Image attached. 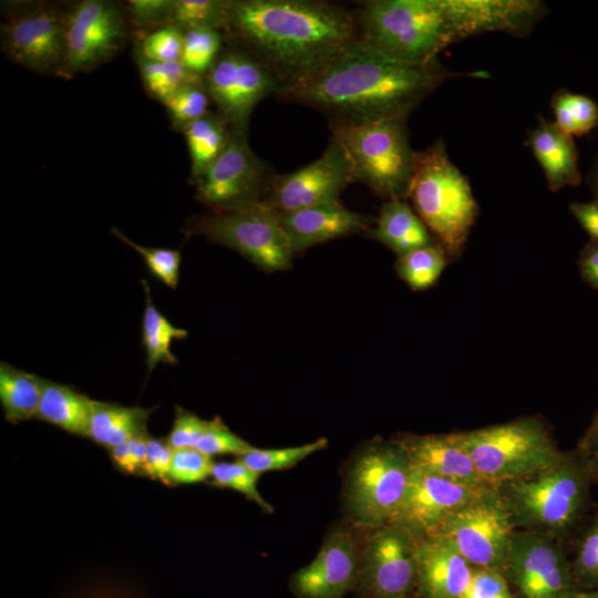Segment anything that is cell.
I'll use <instances>...</instances> for the list:
<instances>
[{
    "label": "cell",
    "mask_w": 598,
    "mask_h": 598,
    "mask_svg": "<svg viewBox=\"0 0 598 598\" xmlns=\"http://www.w3.org/2000/svg\"><path fill=\"white\" fill-rule=\"evenodd\" d=\"M461 75L439 60L408 63L355 41L308 81L276 96L312 107L329 122L406 118L441 84Z\"/></svg>",
    "instance_id": "6da1fadb"
},
{
    "label": "cell",
    "mask_w": 598,
    "mask_h": 598,
    "mask_svg": "<svg viewBox=\"0 0 598 598\" xmlns=\"http://www.w3.org/2000/svg\"><path fill=\"white\" fill-rule=\"evenodd\" d=\"M223 33L261 61L281 91L305 83L358 41L353 11L319 0H227Z\"/></svg>",
    "instance_id": "7a4b0ae2"
},
{
    "label": "cell",
    "mask_w": 598,
    "mask_h": 598,
    "mask_svg": "<svg viewBox=\"0 0 598 598\" xmlns=\"http://www.w3.org/2000/svg\"><path fill=\"white\" fill-rule=\"evenodd\" d=\"M358 41L394 59L426 64L447 47L488 32L515 34V0H367L352 10Z\"/></svg>",
    "instance_id": "3957f363"
},
{
    "label": "cell",
    "mask_w": 598,
    "mask_h": 598,
    "mask_svg": "<svg viewBox=\"0 0 598 598\" xmlns=\"http://www.w3.org/2000/svg\"><path fill=\"white\" fill-rule=\"evenodd\" d=\"M598 462L577 447L537 473L496 486L516 529L548 534L574 543L591 507V486Z\"/></svg>",
    "instance_id": "277c9868"
},
{
    "label": "cell",
    "mask_w": 598,
    "mask_h": 598,
    "mask_svg": "<svg viewBox=\"0 0 598 598\" xmlns=\"http://www.w3.org/2000/svg\"><path fill=\"white\" fill-rule=\"evenodd\" d=\"M406 199L446 255L460 256L478 205L467 178L448 157L443 138L415 152Z\"/></svg>",
    "instance_id": "5b68a950"
},
{
    "label": "cell",
    "mask_w": 598,
    "mask_h": 598,
    "mask_svg": "<svg viewBox=\"0 0 598 598\" xmlns=\"http://www.w3.org/2000/svg\"><path fill=\"white\" fill-rule=\"evenodd\" d=\"M411 474V462L395 439L377 437L363 444L343 477L342 506L347 519L364 529L392 523Z\"/></svg>",
    "instance_id": "8992f818"
},
{
    "label": "cell",
    "mask_w": 598,
    "mask_h": 598,
    "mask_svg": "<svg viewBox=\"0 0 598 598\" xmlns=\"http://www.w3.org/2000/svg\"><path fill=\"white\" fill-rule=\"evenodd\" d=\"M329 128L350 162L353 183L365 185L385 200H406L415 157L406 118L329 122Z\"/></svg>",
    "instance_id": "52a82bcc"
},
{
    "label": "cell",
    "mask_w": 598,
    "mask_h": 598,
    "mask_svg": "<svg viewBox=\"0 0 598 598\" xmlns=\"http://www.w3.org/2000/svg\"><path fill=\"white\" fill-rule=\"evenodd\" d=\"M458 435L481 476L494 487L537 473L563 452L537 416L458 431Z\"/></svg>",
    "instance_id": "ba28073f"
},
{
    "label": "cell",
    "mask_w": 598,
    "mask_h": 598,
    "mask_svg": "<svg viewBox=\"0 0 598 598\" xmlns=\"http://www.w3.org/2000/svg\"><path fill=\"white\" fill-rule=\"evenodd\" d=\"M188 235H199L228 247L260 270L283 271L295 256L279 215L262 202L230 210H209L189 219Z\"/></svg>",
    "instance_id": "9c48e42d"
},
{
    "label": "cell",
    "mask_w": 598,
    "mask_h": 598,
    "mask_svg": "<svg viewBox=\"0 0 598 598\" xmlns=\"http://www.w3.org/2000/svg\"><path fill=\"white\" fill-rule=\"evenodd\" d=\"M516 530L503 497L489 487L427 535L450 542L473 567L502 573Z\"/></svg>",
    "instance_id": "30bf717a"
},
{
    "label": "cell",
    "mask_w": 598,
    "mask_h": 598,
    "mask_svg": "<svg viewBox=\"0 0 598 598\" xmlns=\"http://www.w3.org/2000/svg\"><path fill=\"white\" fill-rule=\"evenodd\" d=\"M65 9L51 2L14 4L1 23L2 53L31 72L62 78Z\"/></svg>",
    "instance_id": "8fae6325"
},
{
    "label": "cell",
    "mask_w": 598,
    "mask_h": 598,
    "mask_svg": "<svg viewBox=\"0 0 598 598\" xmlns=\"http://www.w3.org/2000/svg\"><path fill=\"white\" fill-rule=\"evenodd\" d=\"M64 23V79L113 60L132 30L125 4L109 0H82L68 6Z\"/></svg>",
    "instance_id": "7c38bea8"
},
{
    "label": "cell",
    "mask_w": 598,
    "mask_h": 598,
    "mask_svg": "<svg viewBox=\"0 0 598 598\" xmlns=\"http://www.w3.org/2000/svg\"><path fill=\"white\" fill-rule=\"evenodd\" d=\"M276 175L250 148L247 133L231 128L224 151L192 184L210 210H230L262 202Z\"/></svg>",
    "instance_id": "4fadbf2b"
},
{
    "label": "cell",
    "mask_w": 598,
    "mask_h": 598,
    "mask_svg": "<svg viewBox=\"0 0 598 598\" xmlns=\"http://www.w3.org/2000/svg\"><path fill=\"white\" fill-rule=\"evenodd\" d=\"M204 82L217 113L233 130L244 133L256 105L281 91L279 81L261 61L229 42L205 73Z\"/></svg>",
    "instance_id": "5bb4252c"
},
{
    "label": "cell",
    "mask_w": 598,
    "mask_h": 598,
    "mask_svg": "<svg viewBox=\"0 0 598 598\" xmlns=\"http://www.w3.org/2000/svg\"><path fill=\"white\" fill-rule=\"evenodd\" d=\"M502 574L515 598H564L580 590L566 545L540 532H515Z\"/></svg>",
    "instance_id": "9a60e30c"
},
{
    "label": "cell",
    "mask_w": 598,
    "mask_h": 598,
    "mask_svg": "<svg viewBox=\"0 0 598 598\" xmlns=\"http://www.w3.org/2000/svg\"><path fill=\"white\" fill-rule=\"evenodd\" d=\"M419 536L399 523L370 529L355 598H419Z\"/></svg>",
    "instance_id": "2e32d148"
},
{
    "label": "cell",
    "mask_w": 598,
    "mask_h": 598,
    "mask_svg": "<svg viewBox=\"0 0 598 598\" xmlns=\"http://www.w3.org/2000/svg\"><path fill=\"white\" fill-rule=\"evenodd\" d=\"M370 529L347 519L329 530L313 560L289 579L297 598H343L354 591Z\"/></svg>",
    "instance_id": "e0dca14e"
},
{
    "label": "cell",
    "mask_w": 598,
    "mask_h": 598,
    "mask_svg": "<svg viewBox=\"0 0 598 598\" xmlns=\"http://www.w3.org/2000/svg\"><path fill=\"white\" fill-rule=\"evenodd\" d=\"M352 182L350 162L333 138L316 161L293 172L277 174L262 203L277 214L340 202Z\"/></svg>",
    "instance_id": "ac0fdd59"
},
{
    "label": "cell",
    "mask_w": 598,
    "mask_h": 598,
    "mask_svg": "<svg viewBox=\"0 0 598 598\" xmlns=\"http://www.w3.org/2000/svg\"><path fill=\"white\" fill-rule=\"evenodd\" d=\"M487 488L456 483L412 467L405 497L392 523L406 526L419 537L425 536Z\"/></svg>",
    "instance_id": "d6986e66"
},
{
    "label": "cell",
    "mask_w": 598,
    "mask_h": 598,
    "mask_svg": "<svg viewBox=\"0 0 598 598\" xmlns=\"http://www.w3.org/2000/svg\"><path fill=\"white\" fill-rule=\"evenodd\" d=\"M395 440L417 471L474 487H494L478 473L458 432L404 433Z\"/></svg>",
    "instance_id": "ffe728a7"
},
{
    "label": "cell",
    "mask_w": 598,
    "mask_h": 598,
    "mask_svg": "<svg viewBox=\"0 0 598 598\" xmlns=\"http://www.w3.org/2000/svg\"><path fill=\"white\" fill-rule=\"evenodd\" d=\"M278 215L293 255L332 239L365 234L375 221L374 217L350 210L341 202Z\"/></svg>",
    "instance_id": "44dd1931"
},
{
    "label": "cell",
    "mask_w": 598,
    "mask_h": 598,
    "mask_svg": "<svg viewBox=\"0 0 598 598\" xmlns=\"http://www.w3.org/2000/svg\"><path fill=\"white\" fill-rule=\"evenodd\" d=\"M417 597L463 598L473 566L446 539L425 535L417 543Z\"/></svg>",
    "instance_id": "7402d4cb"
},
{
    "label": "cell",
    "mask_w": 598,
    "mask_h": 598,
    "mask_svg": "<svg viewBox=\"0 0 598 598\" xmlns=\"http://www.w3.org/2000/svg\"><path fill=\"white\" fill-rule=\"evenodd\" d=\"M527 144L543 168L551 192L580 184L578 150L574 138L553 121L539 116L537 125L528 132Z\"/></svg>",
    "instance_id": "603a6c76"
},
{
    "label": "cell",
    "mask_w": 598,
    "mask_h": 598,
    "mask_svg": "<svg viewBox=\"0 0 598 598\" xmlns=\"http://www.w3.org/2000/svg\"><path fill=\"white\" fill-rule=\"evenodd\" d=\"M364 235L383 244L398 257L435 243L405 199L385 200L373 226Z\"/></svg>",
    "instance_id": "cb8c5ba5"
},
{
    "label": "cell",
    "mask_w": 598,
    "mask_h": 598,
    "mask_svg": "<svg viewBox=\"0 0 598 598\" xmlns=\"http://www.w3.org/2000/svg\"><path fill=\"white\" fill-rule=\"evenodd\" d=\"M154 410L93 400L86 437L109 451L147 433V420Z\"/></svg>",
    "instance_id": "d4e9b609"
},
{
    "label": "cell",
    "mask_w": 598,
    "mask_h": 598,
    "mask_svg": "<svg viewBox=\"0 0 598 598\" xmlns=\"http://www.w3.org/2000/svg\"><path fill=\"white\" fill-rule=\"evenodd\" d=\"M92 405L93 400L74 388L44 379L35 419L70 434L87 436Z\"/></svg>",
    "instance_id": "484cf974"
},
{
    "label": "cell",
    "mask_w": 598,
    "mask_h": 598,
    "mask_svg": "<svg viewBox=\"0 0 598 598\" xmlns=\"http://www.w3.org/2000/svg\"><path fill=\"white\" fill-rule=\"evenodd\" d=\"M44 379L0 362V402L7 422L17 424L35 419Z\"/></svg>",
    "instance_id": "4316f807"
},
{
    "label": "cell",
    "mask_w": 598,
    "mask_h": 598,
    "mask_svg": "<svg viewBox=\"0 0 598 598\" xmlns=\"http://www.w3.org/2000/svg\"><path fill=\"white\" fill-rule=\"evenodd\" d=\"M183 133L190 159L189 181L197 179L220 155L230 137L231 127L216 112H208L186 125Z\"/></svg>",
    "instance_id": "83f0119b"
},
{
    "label": "cell",
    "mask_w": 598,
    "mask_h": 598,
    "mask_svg": "<svg viewBox=\"0 0 598 598\" xmlns=\"http://www.w3.org/2000/svg\"><path fill=\"white\" fill-rule=\"evenodd\" d=\"M145 291V308L142 318V343L146 354V365L151 372L158 363L176 364L177 358L172 351L174 340H183L188 331L175 327L154 306L148 283L142 279Z\"/></svg>",
    "instance_id": "f1b7e54d"
},
{
    "label": "cell",
    "mask_w": 598,
    "mask_h": 598,
    "mask_svg": "<svg viewBox=\"0 0 598 598\" xmlns=\"http://www.w3.org/2000/svg\"><path fill=\"white\" fill-rule=\"evenodd\" d=\"M554 123L570 136H582L598 127V105L590 97L560 89L550 100Z\"/></svg>",
    "instance_id": "f546056e"
},
{
    "label": "cell",
    "mask_w": 598,
    "mask_h": 598,
    "mask_svg": "<svg viewBox=\"0 0 598 598\" xmlns=\"http://www.w3.org/2000/svg\"><path fill=\"white\" fill-rule=\"evenodd\" d=\"M447 255L436 243L399 256L395 270L412 290L430 288L442 275Z\"/></svg>",
    "instance_id": "4dcf8cb0"
},
{
    "label": "cell",
    "mask_w": 598,
    "mask_h": 598,
    "mask_svg": "<svg viewBox=\"0 0 598 598\" xmlns=\"http://www.w3.org/2000/svg\"><path fill=\"white\" fill-rule=\"evenodd\" d=\"M136 64L145 92L163 104L184 85L204 78L189 72L181 61L158 62L136 58Z\"/></svg>",
    "instance_id": "1f68e13d"
},
{
    "label": "cell",
    "mask_w": 598,
    "mask_h": 598,
    "mask_svg": "<svg viewBox=\"0 0 598 598\" xmlns=\"http://www.w3.org/2000/svg\"><path fill=\"white\" fill-rule=\"evenodd\" d=\"M571 567L580 590L598 588V503L592 507L574 540Z\"/></svg>",
    "instance_id": "d6a6232c"
},
{
    "label": "cell",
    "mask_w": 598,
    "mask_h": 598,
    "mask_svg": "<svg viewBox=\"0 0 598 598\" xmlns=\"http://www.w3.org/2000/svg\"><path fill=\"white\" fill-rule=\"evenodd\" d=\"M328 440L320 437L299 446L281 448L254 447L237 458L258 474L270 471H281L295 467L298 463L327 447Z\"/></svg>",
    "instance_id": "836d02e7"
},
{
    "label": "cell",
    "mask_w": 598,
    "mask_h": 598,
    "mask_svg": "<svg viewBox=\"0 0 598 598\" xmlns=\"http://www.w3.org/2000/svg\"><path fill=\"white\" fill-rule=\"evenodd\" d=\"M183 32L181 62L189 72L204 76L225 45V35L221 31L210 28H196Z\"/></svg>",
    "instance_id": "e575fe53"
},
{
    "label": "cell",
    "mask_w": 598,
    "mask_h": 598,
    "mask_svg": "<svg viewBox=\"0 0 598 598\" xmlns=\"http://www.w3.org/2000/svg\"><path fill=\"white\" fill-rule=\"evenodd\" d=\"M227 0H174L171 24L182 31L210 28L224 32Z\"/></svg>",
    "instance_id": "d590c367"
},
{
    "label": "cell",
    "mask_w": 598,
    "mask_h": 598,
    "mask_svg": "<svg viewBox=\"0 0 598 598\" xmlns=\"http://www.w3.org/2000/svg\"><path fill=\"white\" fill-rule=\"evenodd\" d=\"M259 476L260 474L250 470L238 458L234 462H215L209 485L236 491L256 503L266 513L271 514L272 506L262 497L257 487Z\"/></svg>",
    "instance_id": "8d00e7d4"
},
{
    "label": "cell",
    "mask_w": 598,
    "mask_h": 598,
    "mask_svg": "<svg viewBox=\"0 0 598 598\" xmlns=\"http://www.w3.org/2000/svg\"><path fill=\"white\" fill-rule=\"evenodd\" d=\"M210 102L203 78L181 87L163 105L172 127L181 132L186 125L208 113Z\"/></svg>",
    "instance_id": "74e56055"
},
{
    "label": "cell",
    "mask_w": 598,
    "mask_h": 598,
    "mask_svg": "<svg viewBox=\"0 0 598 598\" xmlns=\"http://www.w3.org/2000/svg\"><path fill=\"white\" fill-rule=\"evenodd\" d=\"M136 56L150 61H181L184 32L173 24H167L150 32L137 34Z\"/></svg>",
    "instance_id": "f35d334b"
},
{
    "label": "cell",
    "mask_w": 598,
    "mask_h": 598,
    "mask_svg": "<svg viewBox=\"0 0 598 598\" xmlns=\"http://www.w3.org/2000/svg\"><path fill=\"white\" fill-rule=\"evenodd\" d=\"M114 236L137 251L153 277L171 289L178 283L182 255L179 249L144 247L126 237L120 229H111Z\"/></svg>",
    "instance_id": "ab89813d"
},
{
    "label": "cell",
    "mask_w": 598,
    "mask_h": 598,
    "mask_svg": "<svg viewBox=\"0 0 598 598\" xmlns=\"http://www.w3.org/2000/svg\"><path fill=\"white\" fill-rule=\"evenodd\" d=\"M215 462L196 447L174 448L169 480L171 485H189L210 478Z\"/></svg>",
    "instance_id": "60d3db41"
},
{
    "label": "cell",
    "mask_w": 598,
    "mask_h": 598,
    "mask_svg": "<svg viewBox=\"0 0 598 598\" xmlns=\"http://www.w3.org/2000/svg\"><path fill=\"white\" fill-rule=\"evenodd\" d=\"M254 447V445L234 433L219 416L208 421L207 427L196 445L197 450L210 457L225 454H233L238 457Z\"/></svg>",
    "instance_id": "b9f144b4"
},
{
    "label": "cell",
    "mask_w": 598,
    "mask_h": 598,
    "mask_svg": "<svg viewBox=\"0 0 598 598\" xmlns=\"http://www.w3.org/2000/svg\"><path fill=\"white\" fill-rule=\"evenodd\" d=\"M174 0H130L125 8L132 31L143 34L171 24Z\"/></svg>",
    "instance_id": "7bdbcfd3"
},
{
    "label": "cell",
    "mask_w": 598,
    "mask_h": 598,
    "mask_svg": "<svg viewBox=\"0 0 598 598\" xmlns=\"http://www.w3.org/2000/svg\"><path fill=\"white\" fill-rule=\"evenodd\" d=\"M148 439L144 433L109 450L114 466L127 475L145 476Z\"/></svg>",
    "instance_id": "ee69618b"
},
{
    "label": "cell",
    "mask_w": 598,
    "mask_h": 598,
    "mask_svg": "<svg viewBox=\"0 0 598 598\" xmlns=\"http://www.w3.org/2000/svg\"><path fill=\"white\" fill-rule=\"evenodd\" d=\"M208 421L176 405L172 430L166 441L173 448L196 447Z\"/></svg>",
    "instance_id": "f6af8a7d"
},
{
    "label": "cell",
    "mask_w": 598,
    "mask_h": 598,
    "mask_svg": "<svg viewBox=\"0 0 598 598\" xmlns=\"http://www.w3.org/2000/svg\"><path fill=\"white\" fill-rule=\"evenodd\" d=\"M463 598H515L504 575L495 569L473 567Z\"/></svg>",
    "instance_id": "bcb514c9"
},
{
    "label": "cell",
    "mask_w": 598,
    "mask_h": 598,
    "mask_svg": "<svg viewBox=\"0 0 598 598\" xmlns=\"http://www.w3.org/2000/svg\"><path fill=\"white\" fill-rule=\"evenodd\" d=\"M174 448L166 439L150 436L145 476L172 486L169 470Z\"/></svg>",
    "instance_id": "7dc6e473"
},
{
    "label": "cell",
    "mask_w": 598,
    "mask_h": 598,
    "mask_svg": "<svg viewBox=\"0 0 598 598\" xmlns=\"http://www.w3.org/2000/svg\"><path fill=\"white\" fill-rule=\"evenodd\" d=\"M569 209L590 239L598 241V200L573 203Z\"/></svg>",
    "instance_id": "c3c4849f"
},
{
    "label": "cell",
    "mask_w": 598,
    "mask_h": 598,
    "mask_svg": "<svg viewBox=\"0 0 598 598\" xmlns=\"http://www.w3.org/2000/svg\"><path fill=\"white\" fill-rule=\"evenodd\" d=\"M578 266L584 280L598 289V241L590 239L582 248Z\"/></svg>",
    "instance_id": "681fc988"
},
{
    "label": "cell",
    "mask_w": 598,
    "mask_h": 598,
    "mask_svg": "<svg viewBox=\"0 0 598 598\" xmlns=\"http://www.w3.org/2000/svg\"><path fill=\"white\" fill-rule=\"evenodd\" d=\"M576 447L591 460L598 462V417L592 419Z\"/></svg>",
    "instance_id": "f907efd6"
},
{
    "label": "cell",
    "mask_w": 598,
    "mask_h": 598,
    "mask_svg": "<svg viewBox=\"0 0 598 598\" xmlns=\"http://www.w3.org/2000/svg\"><path fill=\"white\" fill-rule=\"evenodd\" d=\"M588 185L591 189V193L594 195V199L598 200V153L594 159V163L591 165V168L588 173Z\"/></svg>",
    "instance_id": "816d5d0a"
},
{
    "label": "cell",
    "mask_w": 598,
    "mask_h": 598,
    "mask_svg": "<svg viewBox=\"0 0 598 598\" xmlns=\"http://www.w3.org/2000/svg\"><path fill=\"white\" fill-rule=\"evenodd\" d=\"M564 598H598V588L591 590H577Z\"/></svg>",
    "instance_id": "f5cc1de1"
},
{
    "label": "cell",
    "mask_w": 598,
    "mask_h": 598,
    "mask_svg": "<svg viewBox=\"0 0 598 598\" xmlns=\"http://www.w3.org/2000/svg\"><path fill=\"white\" fill-rule=\"evenodd\" d=\"M595 483H598V464L596 466V470H595Z\"/></svg>",
    "instance_id": "db71d44e"
},
{
    "label": "cell",
    "mask_w": 598,
    "mask_h": 598,
    "mask_svg": "<svg viewBox=\"0 0 598 598\" xmlns=\"http://www.w3.org/2000/svg\"><path fill=\"white\" fill-rule=\"evenodd\" d=\"M594 417H595V419H597V417H598V410H597V412H596V414H595V416H594Z\"/></svg>",
    "instance_id": "11a10c76"
}]
</instances>
